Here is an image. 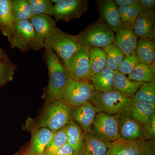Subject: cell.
<instances>
[{"instance_id": "obj_1", "label": "cell", "mask_w": 155, "mask_h": 155, "mask_svg": "<svg viewBox=\"0 0 155 155\" xmlns=\"http://www.w3.org/2000/svg\"><path fill=\"white\" fill-rule=\"evenodd\" d=\"M43 59L48 71L49 81L45 97L48 104L60 99L72 80L64 64L52 50L45 49Z\"/></svg>"}, {"instance_id": "obj_2", "label": "cell", "mask_w": 155, "mask_h": 155, "mask_svg": "<svg viewBox=\"0 0 155 155\" xmlns=\"http://www.w3.org/2000/svg\"><path fill=\"white\" fill-rule=\"evenodd\" d=\"M115 35L113 31L98 19L77 36L81 46L89 51L94 48L103 49L114 43Z\"/></svg>"}, {"instance_id": "obj_3", "label": "cell", "mask_w": 155, "mask_h": 155, "mask_svg": "<svg viewBox=\"0 0 155 155\" xmlns=\"http://www.w3.org/2000/svg\"><path fill=\"white\" fill-rule=\"evenodd\" d=\"M81 48L77 35L64 32L57 26L46 39L44 45L45 49L52 50L64 63Z\"/></svg>"}, {"instance_id": "obj_4", "label": "cell", "mask_w": 155, "mask_h": 155, "mask_svg": "<svg viewBox=\"0 0 155 155\" xmlns=\"http://www.w3.org/2000/svg\"><path fill=\"white\" fill-rule=\"evenodd\" d=\"M72 108L61 99L48 104L38 123L37 128L46 127L54 132L62 129L72 119Z\"/></svg>"}, {"instance_id": "obj_5", "label": "cell", "mask_w": 155, "mask_h": 155, "mask_svg": "<svg viewBox=\"0 0 155 155\" xmlns=\"http://www.w3.org/2000/svg\"><path fill=\"white\" fill-rule=\"evenodd\" d=\"M98 112L111 115L119 114L132 104L131 98L113 91L103 92L94 90L90 99Z\"/></svg>"}, {"instance_id": "obj_6", "label": "cell", "mask_w": 155, "mask_h": 155, "mask_svg": "<svg viewBox=\"0 0 155 155\" xmlns=\"http://www.w3.org/2000/svg\"><path fill=\"white\" fill-rule=\"evenodd\" d=\"M8 40L11 48H16L24 53L30 51H38L36 35L29 20L15 22Z\"/></svg>"}, {"instance_id": "obj_7", "label": "cell", "mask_w": 155, "mask_h": 155, "mask_svg": "<svg viewBox=\"0 0 155 155\" xmlns=\"http://www.w3.org/2000/svg\"><path fill=\"white\" fill-rule=\"evenodd\" d=\"M92 133L97 137L110 142L120 138L119 114L97 113L93 124Z\"/></svg>"}, {"instance_id": "obj_8", "label": "cell", "mask_w": 155, "mask_h": 155, "mask_svg": "<svg viewBox=\"0 0 155 155\" xmlns=\"http://www.w3.org/2000/svg\"><path fill=\"white\" fill-rule=\"evenodd\" d=\"M94 90L90 81H76L72 79L60 99L72 107H76L90 101Z\"/></svg>"}, {"instance_id": "obj_9", "label": "cell", "mask_w": 155, "mask_h": 155, "mask_svg": "<svg viewBox=\"0 0 155 155\" xmlns=\"http://www.w3.org/2000/svg\"><path fill=\"white\" fill-rule=\"evenodd\" d=\"M72 80L90 81V58L89 51L81 47L64 63Z\"/></svg>"}, {"instance_id": "obj_10", "label": "cell", "mask_w": 155, "mask_h": 155, "mask_svg": "<svg viewBox=\"0 0 155 155\" xmlns=\"http://www.w3.org/2000/svg\"><path fill=\"white\" fill-rule=\"evenodd\" d=\"M88 8L87 0H61L54 5L53 16L56 21L69 22L80 18Z\"/></svg>"}, {"instance_id": "obj_11", "label": "cell", "mask_w": 155, "mask_h": 155, "mask_svg": "<svg viewBox=\"0 0 155 155\" xmlns=\"http://www.w3.org/2000/svg\"><path fill=\"white\" fill-rule=\"evenodd\" d=\"M119 122L120 137L134 140L146 137L143 128L131 115L130 107L119 114Z\"/></svg>"}, {"instance_id": "obj_12", "label": "cell", "mask_w": 155, "mask_h": 155, "mask_svg": "<svg viewBox=\"0 0 155 155\" xmlns=\"http://www.w3.org/2000/svg\"><path fill=\"white\" fill-rule=\"evenodd\" d=\"M98 113L90 101L76 107H72L71 118L86 134L92 132L94 118Z\"/></svg>"}, {"instance_id": "obj_13", "label": "cell", "mask_w": 155, "mask_h": 155, "mask_svg": "<svg viewBox=\"0 0 155 155\" xmlns=\"http://www.w3.org/2000/svg\"><path fill=\"white\" fill-rule=\"evenodd\" d=\"M36 35L38 50L44 48L46 39L57 26L55 20L45 14L34 15L29 20Z\"/></svg>"}, {"instance_id": "obj_14", "label": "cell", "mask_w": 155, "mask_h": 155, "mask_svg": "<svg viewBox=\"0 0 155 155\" xmlns=\"http://www.w3.org/2000/svg\"><path fill=\"white\" fill-rule=\"evenodd\" d=\"M95 2L99 11V19L114 32H116L122 23L118 6L113 0H97Z\"/></svg>"}, {"instance_id": "obj_15", "label": "cell", "mask_w": 155, "mask_h": 155, "mask_svg": "<svg viewBox=\"0 0 155 155\" xmlns=\"http://www.w3.org/2000/svg\"><path fill=\"white\" fill-rule=\"evenodd\" d=\"M134 27L122 23L116 31L114 44L121 50L125 56L130 55L135 51L138 37L133 30Z\"/></svg>"}, {"instance_id": "obj_16", "label": "cell", "mask_w": 155, "mask_h": 155, "mask_svg": "<svg viewBox=\"0 0 155 155\" xmlns=\"http://www.w3.org/2000/svg\"><path fill=\"white\" fill-rule=\"evenodd\" d=\"M155 10L140 11L134 25V31L137 36L155 40Z\"/></svg>"}, {"instance_id": "obj_17", "label": "cell", "mask_w": 155, "mask_h": 155, "mask_svg": "<svg viewBox=\"0 0 155 155\" xmlns=\"http://www.w3.org/2000/svg\"><path fill=\"white\" fill-rule=\"evenodd\" d=\"M87 134L78 124L71 119L67 125V143L73 150V155H82Z\"/></svg>"}, {"instance_id": "obj_18", "label": "cell", "mask_w": 155, "mask_h": 155, "mask_svg": "<svg viewBox=\"0 0 155 155\" xmlns=\"http://www.w3.org/2000/svg\"><path fill=\"white\" fill-rule=\"evenodd\" d=\"M130 108L131 115L141 125L146 136L152 116L155 113V104L133 101Z\"/></svg>"}, {"instance_id": "obj_19", "label": "cell", "mask_w": 155, "mask_h": 155, "mask_svg": "<svg viewBox=\"0 0 155 155\" xmlns=\"http://www.w3.org/2000/svg\"><path fill=\"white\" fill-rule=\"evenodd\" d=\"M138 140H129L120 137L110 142L107 155H138Z\"/></svg>"}, {"instance_id": "obj_20", "label": "cell", "mask_w": 155, "mask_h": 155, "mask_svg": "<svg viewBox=\"0 0 155 155\" xmlns=\"http://www.w3.org/2000/svg\"><path fill=\"white\" fill-rule=\"evenodd\" d=\"M143 83L130 80L117 71L114 76L113 88L114 91L131 98Z\"/></svg>"}, {"instance_id": "obj_21", "label": "cell", "mask_w": 155, "mask_h": 155, "mask_svg": "<svg viewBox=\"0 0 155 155\" xmlns=\"http://www.w3.org/2000/svg\"><path fill=\"white\" fill-rule=\"evenodd\" d=\"M117 71L105 68L90 79L95 90L107 92L114 91V78Z\"/></svg>"}, {"instance_id": "obj_22", "label": "cell", "mask_w": 155, "mask_h": 155, "mask_svg": "<svg viewBox=\"0 0 155 155\" xmlns=\"http://www.w3.org/2000/svg\"><path fill=\"white\" fill-rule=\"evenodd\" d=\"M135 51L140 63L146 65H150L154 63L155 40L148 38L139 39Z\"/></svg>"}, {"instance_id": "obj_23", "label": "cell", "mask_w": 155, "mask_h": 155, "mask_svg": "<svg viewBox=\"0 0 155 155\" xmlns=\"http://www.w3.org/2000/svg\"><path fill=\"white\" fill-rule=\"evenodd\" d=\"M14 23L11 0H0V30L8 38L13 31Z\"/></svg>"}, {"instance_id": "obj_24", "label": "cell", "mask_w": 155, "mask_h": 155, "mask_svg": "<svg viewBox=\"0 0 155 155\" xmlns=\"http://www.w3.org/2000/svg\"><path fill=\"white\" fill-rule=\"evenodd\" d=\"M54 133L46 127L38 128L32 136L31 152L36 155H43L45 149L52 138Z\"/></svg>"}, {"instance_id": "obj_25", "label": "cell", "mask_w": 155, "mask_h": 155, "mask_svg": "<svg viewBox=\"0 0 155 155\" xmlns=\"http://www.w3.org/2000/svg\"><path fill=\"white\" fill-rule=\"evenodd\" d=\"M110 143L97 137L92 132L87 134L82 155H107Z\"/></svg>"}, {"instance_id": "obj_26", "label": "cell", "mask_w": 155, "mask_h": 155, "mask_svg": "<svg viewBox=\"0 0 155 155\" xmlns=\"http://www.w3.org/2000/svg\"><path fill=\"white\" fill-rule=\"evenodd\" d=\"M155 62L150 65H146L140 63L128 75L127 78L130 80L142 83L155 81Z\"/></svg>"}, {"instance_id": "obj_27", "label": "cell", "mask_w": 155, "mask_h": 155, "mask_svg": "<svg viewBox=\"0 0 155 155\" xmlns=\"http://www.w3.org/2000/svg\"><path fill=\"white\" fill-rule=\"evenodd\" d=\"M90 58V78L101 72L107 65V55L104 50L94 48L89 51Z\"/></svg>"}, {"instance_id": "obj_28", "label": "cell", "mask_w": 155, "mask_h": 155, "mask_svg": "<svg viewBox=\"0 0 155 155\" xmlns=\"http://www.w3.org/2000/svg\"><path fill=\"white\" fill-rule=\"evenodd\" d=\"M14 22L29 20L33 17L31 7L27 0H11Z\"/></svg>"}, {"instance_id": "obj_29", "label": "cell", "mask_w": 155, "mask_h": 155, "mask_svg": "<svg viewBox=\"0 0 155 155\" xmlns=\"http://www.w3.org/2000/svg\"><path fill=\"white\" fill-rule=\"evenodd\" d=\"M103 49L107 55L106 68L118 71L120 63L125 58L124 54L114 44L109 45Z\"/></svg>"}, {"instance_id": "obj_30", "label": "cell", "mask_w": 155, "mask_h": 155, "mask_svg": "<svg viewBox=\"0 0 155 155\" xmlns=\"http://www.w3.org/2000/svg\"><path fill=\"white\" fill-rule=\"evenodd\" d=\"M133 101L155 104V82L143 83L131 98Z\"/></svg>"}, {"instance_id": "obj_31", "label": "cell", "mask_w": 155, "mask_h": 155, "mask_svg": "<svg viewBox=\"0 0 155 155\" xmlns=\"http://www.w3.org/2000/svg\"><path fill=\"white\" fill-rule=\"evenodd\" d=\"M118 11L122 23L134 27L136 19L141 10L138 3L134 5L118 7Z\"/></svg>"}, {"instance_id": "obj_32", "label": "cell", "mask_w": 155, "mask_h": 155, "mask_svg": "<svg viewBox=\"0 0 155 155\" xmlns=\"http://www.w3.org/2000/svg\"><path fill=\"white\" fill-rule=\"evenodd\" d=\"M67 143V125L54 133L52 139L45 149L43 155H49Z\"/></svg>"}, {"instance_id": "obj_33", "label": "cell", "mask_w": 155, "mask_h": 155, "mask_svg": "<svg viewBox=\"0 0 155 155\" xmlns=\"http://www.w3.org/2000/svg\"><path fill=\"white\" fill-rule=\"evenodd\" d=\"M17 65L11 60L0 61V88L13 80Z\"/></svg>"}, {"instance_id": "obj_34", "label": "cell", "mask_w": 155, "mask_h": 155, "mask_svg": "<svg viewBox=\"0 0 155 155\" xmlns=\"http://www.w3.org/2000/svg\"><path fill=\"white\" fill-rule=\"evenodd\" d=\"M31 7L33 16L45 14L53 16L54 5L50 0H27Z\"/></svg>"}, {"instance_id": "obj_35", "label": "cell", "mask_w": 155, "mask_h": 155, "mask_svg": "<svg viewBox=\"0 0 155 155\" xmlns=\"http://www.w3.org/2000/svg\"><path fill=\"white\" fill-rule=\"evenodd\" d=\"M140 63L136 52L134 51L129 55L125 56L119 65L118 71L125 75H129Z\"/></svg>"}, {"instance_id": "obj_36", "label": "cell", "mask_w": 155, "mask_h": 155, "mask_svg": "<svg viewBox=\"0 0 155 155\" xmlns=\"http://www.w3.org/2000/svg\"><path fill=\"white\" fill-rule=\"evenodd\" d=\"M138 155H155V143L153 139L143 137L138 140Z\"/></svg>"}, {"instance_id": "obj_37", "label": "cell", "mask_w": 155, "mask_h": 155, "mask_svg": "<svg viewBox=\"0 0 155 155\" xmlns=\"http://www.w3.org/2000/svg\"><path fill=\"white\" fill-rule=\"evenodd\" d=\"M49 155H73V150L67 143Z\"/></svg>"}, {"instance_id": "obj_38", "label": "cell", "mask_w": 155, "mask_h": 155, "mask_svg": "<svg viewBox=\"0 0 155 155\" xmlns=\"http://www.w3.org/2000/svg\"><path fill=\"white\" fill-rule=\"evenodd\" d=\"M141 11L155 10V0H138Z\"/></svg>"}, {"instance_id": "obj_39", "label": "cell", "mask_w": 155, "mask_h": 155, "mask_svg": "<svg viewBox=\"0 0 155 155\" xmlns=\"http://www.w3.org/2000/svg\"><path fill=\"white\" fill-rule=\"evenodd\" d=\"M117 6H132L138 4V0H114Z\"/></svg>"}, {"instance_id": "obj_40", "label": "cell", "mask_w": 155, "mask_h": 155, "mask_svg": "<svg viewBox=\"0 0 155 155\" xmlns=\"http://www.w3.org/2000/svg\"><path fill=\"white\" fill-rule=\"evenodd\" d=\"M10 60L5 51L0 47V61Z\"/></svg>"}, {"instance_id": "obj_41", "label": "cell", "mask_w": 155, "mask_h": 155, "mask_svg": "<svg viewBox=\"0 0 155 155\" xmlns=\"http://www.w3.org/2000/svg\"><path fill=\"white\" fill-rule=\"evenodd\" d=\"M27 155H36L35 154H34L32 152H31L29 153Z\"/></svg>"}]
</instances>
